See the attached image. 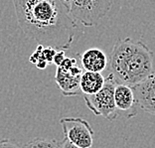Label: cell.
Masks as SVG:
<instances>
[{"mask_svg": "<svg viewBox=\"0 0 155 148\" xmlns=\"http://www.w3.org/2000/svg\"><path fill=\"white\" fill-rule=\"evenodd\" d=\"M17 23L38 44L67 51L75 39L77 23L63 0H13Z\"/></svg>", "mask_w": 155, "mask_h": 148, "instance_id": "cell-1", "label": "cell"}, {"mask_svg": "<svg viewBox=\"0 0 155 148\" xmlns=\"http://www.w3.org/2000/svg\"><path fill=\"white\" fill-rule=\"evenodd\" d=\"M110 67L117 83L135 87L153 72V53L141 40L117 39L112 48Z\"/></svg>", "mask_w": 155, "mask_h": 148, "instance_id": "cell-2", "label": "cell"}, {"mask_svg": "<svg viewBox=\"0 0 155 148\" xmlns=\"http://www.w3.org/2000/svg\"><path fill=\"white\" fill-rule=\"evenodd\" d=\"M71 18L84 27L97 26L107 16L112 0H63Z\"/></svg>", "mask_w": 155, "mask_h": 148, "instance_id": "cell-3", "label": "cell"}, {"mask_svg": "<svg viewBox=\"0 0 155 148\" xmlns=\"http://www.w3.org/2000/svg\"><path fill=\"white\" fill-rule=\"evenodd\" d=\"M116 81L110 73L105 77L104 87L94 94H84L86 105L94 114L103 116L107 120H114L117 118L118 112L114 100V89Z\"/></svg>", "mask_w": 155, "mask_h": 148, "instance_id": "cell-4", "label": "cell"}, {"mask_svg": "<svg viewBox=\"0 0 155 148\" xmlns=\"http://www.w3.org/2000/svg\"><path fill=\"white\" fill-rule=\"evenodd\" d=\"M81 64V63H80ZM75 58L66 57L64 62L57 67L55 82L63 96L73 97L81 94V77L84 74L82 65Z\"/></svg>", "mask_w": 155, "mask_h": 148, "instance_id": "cell-5", "label": "cell"}, {"mask_svg": "<svg viewBox=\"0 0 155 148\" xmlns=\"http://www.w3.org/2000/svg\"><path fill=\"white\" fill-rule=\"evenodd\" d=\"M60 124L65 139L81 148H91L94 132L87 120L82 117H63Z\"/></svg>", "mask_w": 155, "mask_h": 148, "instance_id": "cell-6", "label": "cell"}, {"mask_svg": "<svg viewBox=\"0 0 155 148\" xmlns=\"http://www.w3.org/2000/svg\"><path fill=\"white\" fill-rule=\"evenodd\" d=\"M114 100L117 110L127 112L126 116L128 118L133 117L137 113V105L139 104L132 87L116 82L114 89Z\"/></svg>", "mask_w": 155, "mask_h": 148, "instance_id": "cell-7", "label": "cell"}, {"mask_svg": "<svg viewBox=\"0 0 155 148\" xmlns=\"http://www.w3.org/2000/svg\"><path fill=\"white\" fill-rule=\"evenodd\" d=\"M133 90L139 107L148 113L155 115V73L133 87Z\"/></svg>", "mask_w": 155, "mask_h": 148, "instance_id": "cell-8", "label": "cell"}, {"mask_svg": "<svg viewBox=\"0 0 155 148\" xmlns=\"http://www.w3.org/2000/svg\"><path fill=\"white\" fill-rule=\"evenodd\" d=\"M80 63L84 71L101 73L107 69L108 59L103 50L98 48H91L81 55Z\"/></svg>", "mask_w": 155, "mask_h": 148, "instance_id": "cell-9", "label": "cell"}, {"mask_svg": "<svg viewBox=\"0 0 155 148\" xmlns=\"http://www.w3.org/2000/svg\"><path fill=\"white\" fill-rule=\"evenodd\" d=\"M105 77L101 73L84 71L81 77V91L83 94H94L104 87Z\"/></svg>", "mask_w": 155, "mask_h": 148, "instance_id": "cell-10", "label": "cell"}, {"mask_svg": "<svg viewBox=\"0 0 155 148\" xmlns=\"http://www.w3.org/2000/svg\"><path fill=\"white\" fill-rule=\"evenodd\" d=\"M58 50L51 46L38 45L32 55L30 56L29 61L37 67L39 70H45L49 65L54 64V58Z\"/></svg>", "mask_w": 155, "mask_h": 148, "instance_id": "cell-11", "label": "cell"}, {"mask_svg": "<svg viewBox=\"0 0 155 148\" xmlns=\"http://www.w3.org/2000/svg\"><path fill=\"white\" fill-rule=\"evenodd\" d=\"M63 140L46 139L37 137L28 141L22 148H62Z\"/></svg>", "mask_w": 155, "mask_h": 148, "instance_id": "cell-12", "label": "cell"}, {"mask_svg": "<svg viewBox=\"0 0 155 148\" xmlns=\"http://www.w3.org/2000/svg\"><path fill=\"white\" fill-rule=\"evenodd\" d=\"M0 148H22L16 141L12 139H2L0 140Z\"/></svg>", "mask_w": 155, "mask_h": 148, "instance_id": "cell-13", "label": "cell"}, {"mask_svg": "<svg viewBox=\"0 0 155 148\" xmlns=\"http://www.w3.org/2000/svg\"><path fill=\"white\" fill-rule=\"evenodd\" d=\"M65 59H66V57H65V51L64 50H58V52L56 53L55 58H54V64L57 67H59L63 62H64Z\"/></svg>", "mask_w": 155, "mask_h": 148, "instance_id": "cell-14", "label": "cell"}, {"mask_svg": "<svg viewBox=\"0 0 155 148\" xmlns=\"http://www.w3.org/2000/svg\"><path fill=\"white\" fill-rule=\"evenodd\" d=\"M62 148H81L79 146L75 145V144H73L72 142L68 141L67 139L64 138V140H63V145H62Z\"/></svg>", "mask_w": 155, "mask_h": 148, "instance_id": "cell-15", "label": "cell"}]
</instances>
